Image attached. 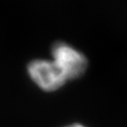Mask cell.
<instances>
[{"instance_id": "1", "label": "cell", "mask_w": 127, "mask_h": 127, "mask_svg": "<svg viewBox=\"0 0 127 127\" xmlns=\"http://www.w3.org/2000/svg\"><path fill=\"white\" fill-rule=\"evenodd\" d=\"M52 60L67 81L81 77L88 68V59L80 51L64 41L56 42L51 50Z\"/></svg>"}, {"instance_id": "2", "label": "cell", "mask_w": 127, "mask_h": 127, "mask_svg": "<svg viewBox=\"0 0 127 127\" xmlns=\"http://www.w3.org/2000/svg\"><path fill=\"white\" fill-rule=\"evenodd\" d=\"M27 73L33 83L46 92L58 91L68 82L52 59L31 60L27 65Z\"/></svg>"}, {"instance_id": "3", "label": "cell", "mask_w": 127, "mask_h": 127, "mask_svg": "<svg viewBox=\"0 0 127 127\" xmlns=\"http://www.w3.org/2000/svg\"><path fill=\"white\" fill-rule=\"evenodd\" d=\"M65 127H86L82 124H79V123H74V124H71V125H68V126H65Z\"/></svg>"}]
</instances>
